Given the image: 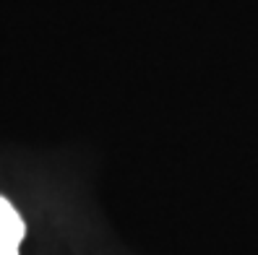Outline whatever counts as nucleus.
I'll use <instances>...</instances> for the list:
<instances>
[{"label": "nucleus", "mask_w": 258, "mask_h": 255, "mask_svg": "<svg viewBox=\"0 0 258 255\" xmlns=\"http://www.w3.org/2000/svg\"><path fill=\"white\" fill-rule=\"evenodd\" d=\"M26 224L3 196H0V255H19Z\"/></svg>", "instance_id": "f257e3e1"}]
</instances>
